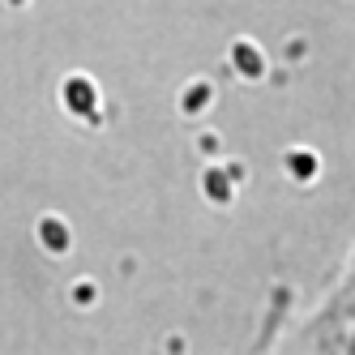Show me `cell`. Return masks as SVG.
<instances>
[{
	"mask_svg": "<svg viewBox=\"0 0 355 355\" xmlns=\"http://www.w3.org/2000/svg\"><path fill=\"white\" fill-rule=\"evenodd\" d=\"M283 167H287V175H291L295 184H313L317 175H321V155L309 150V146H295V150L283 155Z\"/></svg>",
	"mask_w": 355,
	"mask_h": 355,
	"instance_id": "4",
	"label": "cell"
},
{
	"mask_svg": "<svg viewBox=\"0 0 355 355\" xmlns=\"http://www.w3.org/2000/svg\"><path fill=\"white\" fill-rule=\"evenodd\" d=\"M227 56H232V69L240 73L244 82H257V78H266V52H261V47L252 43V39H236Z\"/></svg>",
	"mask_w": 355,
	"mask_h": 355,
	"instance_id": "2",
	"label": "cell"
},
{
	"mask_svg": "<svg viewBox=\"0 0 355 355\" xmlns=\"http://www.w3.org/2000/svg\"><path fill=\"white\" fill-rule=\"evenodd\" d=\"M60 98H64V107L73 116H90L94 103H98V86L86 78V73H73V78H64V86H60Z\"/></svg>",
	"mask_w": 355,
	"mask_h": 355,
	"instance_id": "1",
	"label": "cell"
},
{
	"mask_svg": "<svg viewBox=\"0 0 355 355\" xmlns=\"http://www.w3.org/2000/svg\"><path fill=\"white\" fill-rule=\"evenodd\" d=\"M73 300H78L82 309H90V304H94V287L90 283H78V287H73Z\"/></svg>",
	"mask_w": 355,
	"mask_h": 355,
	"instance_id": "7",
	"label": "cell"
},
{
	"mask_svg": "<svg viewBox=\"0 0 355 355\" xmlns=\"http://www.w3.org/2000/svg\"><path fill=\"white\" fill-rule=\"evenodd\" d=\"M201 193H206L214 206H232V197H236V175L227 171V167H206V171H201Z\"/></svg>",
	"mask_w": 355,
	"mask_h": 355,
	"instance_id": "5",
	"label": "cell"
},
{
	"mask_svg": "<svg viewBox=\"0 0 355 355\" xmlns=\"http://www.w3.org/2000/svg\"><path fill=\"white\" fill-rule=\"evenodd\" d=\"M210 103H214V86H210L206 78H193V82L180 90V112H184V116H201Z\"/></svg>",
	"mask_w": 355,
	"mask_h": 355,
	"instance_id": "6",
	"label": "cell"
},
{
	"mask_svg": "<svg viewBox=\"0 0 355 355\" xmlns=\"http://www.w3.org/2000/svg\"><path fill=\"white\" fill-rule=\"evenodd\" d=\"M197 146H201V155H214V150H223V141H218V137H210V133H206V137H201Z\"/></svg>",
	"mask_w": 355,
	"mask_h": 355,
	"instance_id": "8",
	"label": "cell"
},
{
	"mask_svg": "<svg viewBox=\"0 0 355 355\" xmlns=\"http://www.w3.org/2000/svg\"><path fill=\"white\" fill-rule=\"evenodd\" d=\"M35 232H39V244L52 252V257H64V252L73 248V232H69V223L60 214H43Z\"/></svg>",
	"mask_w": 355,
	"mask_h": 355,
	"instance_id": "3",
	"label": "cell"
},
{
	"mask_svg": "<svg viewBox=\"0 0 355 355\" xmlns=\"http://www.w3.org/2000/svg\"><path fill=\"white\" fill-rule=\"evenodd\" d=\"M13 5H26V0H13Z\"/></svg>",
	"mask_w": 355,
	"mask_h": 355,
	"instance_id": "9",
	"label": "cell"
}]
</instances>
